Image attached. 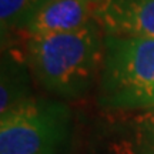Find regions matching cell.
I'll list each match as a JSON object with an SVG mask.
<instances>
[{
  "instance_id": "1",
  "label": "cell",
  "mask_w": 154,
  "mask_h": 154,
  "mask_svg": "<svg viewBox=\"0 0 154 154\" xmlns=\"http://www.w3.org/2000/svg\"><path fill=\"white\" fill-rule=\"evenodd\" d=\"M103 27L97 20L67 33L30 36L29 64L37 82L63 97H77L91 86L104 57Z\"/></svg>"
},
{
  "instance_id": "2",
  "label": "cell",
  "mask_w": 154,
  "mask_h": 154,
  "mask_svg": "<svg viewBox=\"0 0 154 154\" xmlns=\"http://www.w3.org/2000/svg\"><path fill=\"white\" fill-rule=\"evenodd\" d=\"M100 103L111 110L154 107V38L104 34Z\"/></svg>"
},
{
  "instance_id": "3",
  "label": "cell",
  "mask_w": 154,
  "mask_h": 154,
  "mask_svg": "<svg viewBox=\"0 0 154 154\" xmlns=\"http://www.w3.org/2000/svg\"><path fill=\"white\" fill-rule=\"evenodd\" d=\"M69 134L66 106L26 100L2 114L0 154H60Z\"/></svg>"
},
{
  "instance_id": "4",
  "label": "cell",
  "mask_w": 154,
  "mask_h": 154,
  "mask_svg": "<svg viewBox=\"0 0 154 154\" xmlns=\"http://www.w3.org/2000/svg\"><path fill=\"white\" fill-rule=\"evenodd\" d=\"M101 0H44L30 19V36L67 33L97 20Z\"/></svg>"
},
{
  "instance_id": "5",
  "label": "cell",
  "mask_w": 154,
  "mask_h": 154,
  "mask_svg": "<svg viewBox=\"0 0 154 154\" xmlns=\"http://www.w3.org/2000/svg\"><path fill=\"white\" fill-rule=\"evenodd\" d=\"M97 22L104 34L154 38V0H101Z\"/></svg>"
},
{
  "instance_id": "6",
  "label": "cell",
  "mask_w": 154,
  "mask_h": 154,
  "mask_svg": "<svg viewBox=\"0 0 154 154\" xmlns=\"http://www.w3.org/2000/svg\"><path fill=\"white\" fill-rule=\"evenodd\" d=\"M43 0H0L2 34L11 29L27 26Z\"/></svg>"
},
{
  "instance_id": "7",
  "label": "cell",
  "mask_w": 154,
  "mask_h": 154,
  "mask_svg": "<svg viewBox=\"0 0 154 154\" xmlns=\"http://www.w3.org/2000/svg\"><path fill=\"white\" fill-rule=\"evenodd\" d=\"M133 154H154V107L138 116L134 123Z\"/></svg>"
},
{
  "instance_id": "8",
  "label": "cell",
  "mask_w": 154,
  "mask_h": 154,
  "mask_svg": "<svg viewBox=\"0 0 154 154\" xmlns=\"http://www.w3.org/2000/svg\"><path fill=\"white\" fill-rule=\"evenodd\" d=\"M43 2H44V0H43Z\"/></svg>"
}]
</instances>
